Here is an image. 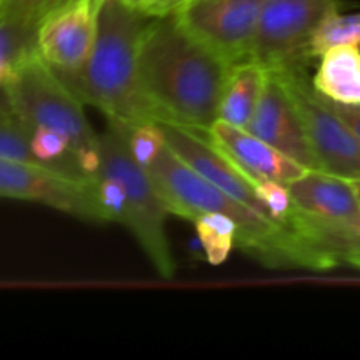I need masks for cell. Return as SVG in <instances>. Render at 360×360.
Masks as SVG:
<instances>
[{"mask_svg": "<svg viewBox=\"0 0 360 360\" xmlns=\"http://www.w3.org/2000/svg\"><path fill=\"white\" fill-rule=\"evenodd\" d=\"M231 67L197 42L174 14L148 21L139 70L144 97L157 123L207 132L218 120Z\"/></svg>", "mask_w": 360, "mask_h": 360, "instance_id": "obj_1", "label": "cell"}, {"mask_svg": "<svg viewBox=\"0 0 360 360\" xmlns=\"http://www.w3.org/2000/svg\"><path fill=\"white\" fill-rule=\"evenodd\" d=\"M151 179L169 213L193 221L202 213H224L238 224V246L271 269H334V262L292 225L250 210L186 165L169 146L151 164Z\"/></svg>", "mask_w": 360, "mask_h": 360, "instance_id": "obj_2", "label": "cell"}, {"mask_svg": "<svg viewBox=\"0 0 360 360\" xmlns=\"http://www.w3.org/2000/svg\"><path fill=\"white\" fill-rule=\"evenodd\" d=\"M151 16L118 0H102L97 37L77 74L62 77L83 104L111 122L136 127L155 122L141 84L139 53ZM157 123V122H155Z\"/></svg>", "mask_w": 360, "mask_h": 360, "instance_id": "obj_3", "label": "cell"}, {"mask_svg": "<svg viewBox=\"0 0 360 360\" xmlns=\"http://www.w3.org/2000/svg\"><path fill=\"white\" fill-rule=\"evenodd\" d=\"M18 118L28 127H51L65 134L81 174L95 178L101 169V134L91 129L83 102L35 51L18 65L6 86Z\"/></svg>", "mask_w": 360, "mask_h": 360, "instance_id": "obj_4", "label": "cell"}, {"mask_svg": "<svg viewBox=\"0 0 360 360\" xmlns=\"http://www.w3.org/2000/svg\"><path fill=\"white\" fill-rule=\"evenodd\" d=\"M116 176L125 186L127 214L125 227L146 253L158 276L172 280L176 262L165 231L169 210L158 193L150 172L141 167L129 150L127 125L108 120L101 134V169Z\"/></svg>", "mask_w": 360, "mask_h": 360, "instance_id": "obj_5", "label": "cell"}, {"mask_svg": "<svg viewBox=\"0 0 360 360\" xmlns=\"http://www.w3.org/2000/svg\"><path fill=\"white\" fill-rule=\"evenodd\" d=\"M274 72L287 86L320 169L350 181L360 179V139L338 115L333 102L313 88L306 69Z\"/></svg>", "mask_w": 360, "mask_h": 360, "instance_id": "obj_6", "label": "cell"}, {"mask_svg": "<svg viewBox=\"0 0 360 360\" xmlns=\"http://www.w3.org/2000/svg\"><path fill=\"white\" fill-rule=\"evenodd\" d=\"M340 11V0H266L252 60L266 70L306 69L316 27Z\"/></svg>", "mask_w": 360, "mask_h": 360, "instance_id": "obj_7", "label": "cell"}, {"mask_svg": "<svg viewBox=\"0 0 360 360\" xmlns=\"http://www.w3.org/2000/svg\"><path fill=\"white\" fill-rule=\"evenodd\" d=\"M0 197L44 204L81 220L108 221L95 178L51 165L0 158Z\"/></svg>", "mask_w": 360, "mask_h": 360, "instance_id": "obj_8", "label": "cell"}, {"mask_svg": "<svg viewBox=\"0 0 360 360\" xmlns=\"http://www.w3.org/2000/svg\"><path fill=\"white\" fill-rule=\"evenodd\" d=\"M266 0H185L178 23L229 65L252 60L253 42Z\"/></svg>", "mask_w": 360, "mask_h": 360, "instance_id": "obj_9", "label": "cell"}, {"mask_svg": "<svg viewBox=\"0 0 360 360\" xmlns=\"http://www.w3.org/2000/svg\"><path fill=\"white\" fill-rule=\"evenodd\" d=\"M101 4L102 0H70L35 28V49L60 77L74 76L86 63L97 37Z\"/></svg>", "mask_w": 360, "mask_h": 360, "instance_id": "obj_10", "label": "cell"}, {"mask_svg": "<svg viewBox=\"0 0 360 360\" xmlns=\"http://www.w3.org/2000/svg\"><path fill=\"white\" fill-rule=\"evenodd\" d=\"M246 130L269 143L297 164L304 165L309 171H322L309 146L304 127L288 95L287 86L280 74L274 70H267L266 86Z\"/></svg>", "mask_w": 360, "mask_h": 360, "instance_id": "obj_11", "label": "cell"}, {"mask_svg": "<svg viewBox=\"0 0 360 360\" xmlns=\"http://www.w3.org/2000/svg\"><path fill=\"white\" fill-rule=\"evenodd\" d=\"M206 134L211 143L255 183L278 179L288 185L309 171L250 130L229 125L221 120H217Z\"/></svg>", "mask_w": 360, "mask_h": 360, "instance_id": "obj_12", "label": "cell"}, {"mask_svg": "<svg viewBox=\"0 0 360 360\" xmlns=\"http://www.w3.org/2000/svg\"><path fill=\"white\" fill-rule=\"evenodd\" d=\"M295 207L309 217L352 221L360 217V202L350 179L326 171H308L288 183Z\"/></svg>", "mask_w": 360, "mask_h": 360, "instance_id": "obj_13", "label": "cell"}, {"mask_svg": "<svg viewBox=\"0 0 360 360\" xmlns=\"http://www.w3.org/2000/svg\"><path fill=\"white\" fill-rule=\"evenodd\" d=\"M288 225L315 243L336 267L347 264L360 271V217L352 221H330L309 217L295 207Z\"/></svg>", "mask_w": 360, "mask_h": 360, "instance_id": "obj_14", "label": "cell"}, {"mask_svg": "<svg viewBox=\"0 0 360 360\" xmlns=\"http://www.w3.org/2000/svg\"><path fill=\"white\" fill-rule=\"evenodd\" d=\"M266 81L267 70L255 60H246L232 65L221 94L218 120L239 129H246L255 115Z\"/></svg>", "mask_w": 360, "mask_h": 360, "instance_id": "obj_15", "label": "cell"}, {"mask_svg": "<svg viewBox=\"0 0 360 360\" xmlns=\"http://www.w3.org/2000/svg\"><path fill=\"white\" fill-rule=\"evenodd\" d=\"M313 88L336 104H360V48L338 46L320 56Z\"/></svg>", "mask_w": 360, "mask_h": 360, "instance_id": "obj_16", "label": "cell"}, {"mask_svg": "<svg viewBox=\"0 0 360 360\" xmlns=\"http://www.w3.org/2000/svg\"><path fill=\"white\" fill-rule=\"evenodd\" d=\"M197 236L211 266H220L238 245V224L224 213H202L193 220Z\"/></svg>", "mask_w": 360, "mask_h": 360, "instance_id": "obj_17", "label": "cell"}, {"mask_svg": "<svg viewBox=\"0 0 360 360\" xmlns=\"http://www.w3.org/2000/svg\"><path fill=\"white\" fill-rule=\"evenodd\" d=\"M338 46L360 48V13L341 14L338 11L327 16L313 34L309 42V56H322L327 49Z\"/></svg>", "mask_w": 360, "mask_h": 360, "instance_id": "obj_18", "label": "cell"}, {"mask_svg": "<svg viewBox=\"0 0 360 360\" xmlns=\"http://www.w3.org/2000/svg\"><path fill=\"white\" fill-rule=\"evenodd\" d=\"M32 130L14 115L0 116V158L41 164L30 144Z\"/></svg>", "mask_w": 360, "mask_h": 360, "instance_id": "obj_19", "label": "cell"}, {"mask_svg": "<svg viewBox=\"0 0 360 360\" xmlns=\"http://www.w3.org/2000/svg\"><path fill=\"white\" fill-rule=\"evenodd\" d=\"M127 139H129V150L137 164L144 169H150L151 164L162 153L167 141L162 130L160 123L148 122L141 125L129 127L127 125Z\"/></svg>", "mask_w": 360, "mask_h": 360, "instance_id": "obj_20", "label": "cell"}, {"mask_svg": "<svg viewBox=\"0 0 360 360\" xmlns=\"http://www.w3.org/2000/svg\"><path fill=\"white\" fill-rule=\"evenodd\" d=\"M67 2L70 0H4L0 4V14L20 27L35 30L49 13Z\"/></svg>", "mask_w": 360, "mask_h": 360, "instance_id": "obj_21", "label": "cell"}, {"mask_svg": "<svg viewBox=\"0 0 360 360\" xmlns=\"http://www.w3.org/2000/svg\"><path fill=\"white\" fill-rule=\"evenodd\" d=\"M257 195L273 220L288 225V220L295 211V204L287 183L278 179H264L257 183Z\"/></svg>", "mask_w": 360, "mask_h": 360, "instance_id": "obj_22", "label": "cell"}, {"mask_svg": "<svg viewBox=\"0 0 360 360\" xmlns=\"http://www.w3.org/2000/svg\"><path fill=\"white\" fill-rule=\"evenodd\" d=\"M35 51V30L20 27L0 14V53L21 63Z\"/></svg>", "mask_w": 360, "mask_h": 360, "instance_id": "obj_23", "label": "cell"}, {"mask_svg": "<svg viewBox=\"0 0 360 360\" xmlns=\"http://www.w3.org/2000/svg\"><path fill=\"white\" fill-rule=\"evenodd\" d=\"M183 2L185 0H143L139 9L151 18H164L174 14Z\"/></svg>", "mask_w": 360, "mask_h": 360, "instance_id": "obj_24", "label": "cell"}, {"mask_svg": "<svg viewBox=\"0 0 360 360\" xmlns=\"http://www.w3.org/2000/svg\"><path fill=\"white\" fill-rule=\"evenodd\" d=\"M333 105L338 111V115H340L341 118L350 125V129L357 134V137L360 139V104L348 105V104H336V102H333Z\"/></svg>", "mask_w": 360, "mask_h": 360, "instance_id": "obj_25", "label": "cell"}, {"mask_svg": "<svg viewBox=\"0 0 360 360\" xmlns=\"http://www.w3.org/2000/svg\"><path fill=\"white\" fill-rule=\"evenodd\" d=\"M18 65H20V63L14 62L13 58H9V56L0 53V86L6 88L7 84L13 81L14 74H16L18 70Z\"/></svg>", "mask_w": 360, "mask_h": 360, "instance_id": "obj_26", "label": "cell"}, {"mask_svg": "<svg viewBox=\"0 0 360 360\" xmlns=\"http://www.w3.org/2000/svg\"><path fill=\"white\" fill-rule=\"evenodd\" d=\"M7 115H14L13 104H11L9 94L4 86H0V116H7Z\"/></svg>", "mask_w": 360, "mask_h": 360, "instance_id": "obj_27", "label": "cell"}, {"mask_svg": "<svg viewBox=\"0 0 360 360\" xmlns=\"http://www.w3.org/2000/svg\"><path fill=\"white\" fill-rule=\"evenodd\" d=\"M118 2L125 4V6H129V7H136V9H139L141 4H143V0H118Z\"/></svg>", "mask_w": 360, "mask_h": 360, "instance_id": "obj_28", "label": "cell"}, {"mask_svg": "<svg viewBox=\"0 0 360 360\" xmlns=\"http://www.w3.org/2000/svg\"><path fill=\"white\" fill-rule=\"evenodd\" d=\"M352 185H354V190H355V193H357L359 202H360V179H355V181H352Z\"/></svg>", "mask_w": 360, "mask_h": 360, "instance_id": "obj_29", "label": "cell"}, {"mask_svg": "<svg viewBox=\"0 0 360 360\" xmlns=\"http://www.w3.org/2000/svg\"><path fill=\"white\" fill-rule=\"evenodd\" d=\"M4 2V0H0V4H2Z\"/></svg>", "mask_w": 360, "mask_h": 360, "instance_id": "obj_30", "label": "cell"}]
</instances>
